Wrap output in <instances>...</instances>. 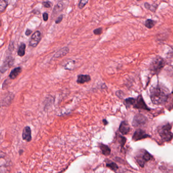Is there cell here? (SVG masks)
<instances>
[{
  "instance_id": "6da1fadb",
  "label": "cell",
  "mask_w": 173,
  "mask_h": 173,
  "mask_svg": "<svg viewBox=\"0 0 173 173\" xmlns=\"http://www.w3.org/2000/svg\"><path fill=\"white\" fill-rule=\"evenodd\" d=\"M150 92L151 99L155 105L165 104L170 95L167 88L159 84L151 87Z\"/></svg>"
},
{
  "instance_id": "7a4b0ae2",
  "label": "cell",
  "mask_w": 173,
  "mask_h": 173,
  "mask_svg": "<svg viewBox=\"0 0 173 173\" xmlns=\"http://www.w3.org/2000/svg\"><path fill=\"white\" fill-rule=\"evenodd\" d=\"M124 104L126 107H133L134 108L139 109L145 110L150 111V109L148 107L146 103L144 101L142 95H140L137 98H130L125 99Z\"/></svg>"
},
{
  "instance_id": "3957f363",
  "label": "cell",
  "mask_w": 173,
  "mask_h": 173,
  "mask_svg": "<svg viewBox=\"0 0 173 173\" xmlns=\"http://www.w3.org/2000/svg\"><path fill=\"white\" fill-rule=\"evenodd\" d=\"M165 60L161 57H156L151 62L149 66V70L152 75H156L160 72V71L165 67Z\"/></svg>"
},
{
  "instance_id": "277c9868",
  "label": "cell",
  "mask_w": 173,
  "mask_h": 173,
  "mask_svg": "<svg viewBox=\"0 0 173 173\" xmlns=\"http://www.w3.org/2000/svg\"><path fill=\"white\" fill-rule=\"evenodd\" d=\"M172 125L170 124L160 126L158 129V133L162 140L165 142L170 141L173 137V133L171 132Z\"/></svg>"
},
{
  "instance_id": "5b68a950",
  "label": "cell",
  "mask_w": 173,
  "mask_h": 173,
  "mask_svg": "<svg viewBox=\"0 0 173 173\" xmlns=\"http://www.w3.org/2000/svg\"><path fill=\"white\" fill-rule=\"evenodd\" d=\"M153 156L148 152L147 151L143 150V152L141 153V154L137 156V162H138V164L141 167H144L146 162H148L149 160L152 159Z\"/></svg>"
},
{
  "instance_id": "8992f818",
  "label": "cell",
  "mask_w": 173,
  "mask_h": 173,
  "mask_svg": "<svg viewBox=\"0 0 173 173\" xmlns=\"http://www.w3.org/2000/svg\"><path fill=\"white\" fill-rule=\"evenodd\" d=\"M147 122V118L144 115L138 114L135 115L133 118V125L135 127L142 126L145 124Z\"/></svg>"
},
{
  "instance_id": "52a82bcc",
  "label": "cell",
  "mask_w": 173,
  "mask_h": 173,
  "mask_svg": "<svg viewBox=\"0 0 173 173\" xmlns=\"http://www.w3.org/2000/svg\"><path fill=\"white\" fill-rule=\"evenodd\" d=\"M41 40V34L40 31H36L30 38V46L35 47L38 45L40 41Z\"/></svg>"
},
{
  "instance_id": "ba28073f",
  "label": "cell",
  "mask_w": 173,
  "mask_h": 173,
  "mask_svg": "<svg viewBox=\"0 0 173 173\" xmlns=\"http://www.w3.org/2000/svg\"><path fill=\"white\" fill-rule=\"evenodd\" d=\"M14 58L12 57H7L3 62V65L1 68V72L2 73L5 72L7 70L10 68L12 65H13V64H14Z\"/></svg>"
},
{
  "instance_id": "9c48e42d",
  "label": "cell",
  "mask_w": 173,
  "mask_h": 173,
  "mask_svg": "<svg viewBox=\"0 0 173 173\" xmlns=\"http://www.w3.org/2000/svg\"><path fill=\"white\" fill-rule=\"evenodd\" d=\"M148 137H150V136L148 135L147 133H146L145 131L142 129H139L135 132L132 139L133 141H137L141 140L142 139H146Z\"/></svg>"
},
{
  "instance_id": "30bf717a",
  "label": "cell",
  "mask_w": 173,
  "mask_h": 173,
  "mask_svg": "<svg viewBox=\"0 0 173 173\" xmlns=\"http://www.w3.org/2000/svg\"><path fill=\"white\" fill-rule=\"evenodd\" d=\"M119 130L123 135H126L130 131V126L128 122L125 121H124L120 124Z\"/></svg>"
},
{
  "instance_id": "8fae6325",
  "label": "cell",
  "mask_w": 173,
  "mask_h": 173,
  "mask_svg": "<svg viewBox=\"0 0 173 173\" xmlns=\"http://www.w3.org/2000/svg\"><path fill=\"white\" fill-rule=\"evenodd\" d=\"M23 138L24 140L30 142L32 140L31 129L29 126H26L23 129Z\"/></svg>"
},
{
  "instance_id": "7c38bea8",
  "label": "cell",
  "mask_w": 173,
  "mask_h": 173,
  "mask_svg": "<svg viewBox=\"0 0 173 173\" xmlns=\"http://www.w3.org/2000/svg\"><path fill=\"white\" fill-rule=\"evenodd\" d=\"M91 80V77L89 75H83L80 74L77 76V83L78 84H83L85 82H88Z\"/></svg>"
},
{
  "instance_id": "4fadbf2b",
  "label": "cell",
  "mask_w": 173,
  "mask_h": 173,
  "mask_svg": "<svg viewBox=\"0 0 173 173\" xmlns=\"http://www.w3.org/2000/svg\"><path fill=\"white\" fill-rule=\"evenodd\" d=\"M69 52V49L68 47H65L62 48L61 49L58 50L57 52L56 53V54H54L53 57L56 58H60V57H65L66 56Z\"/></svg>"
},
{
  "instance_id": "5bb4252c",
  "label": "cell",
  "mask_w": 173,
  "mask_h": 173,
  "mask_svg": "<svg viewBox=\"0 0 173 173\" xmlns=\"http://www.w3.org/2000/svg\"><path fill=\"white\" fill-rule=\"evenodd\" d=\"M14 95L12 93L9 94L6 96L4 97L3 101L2 102V105L3 106H8V105L11 103V101L13 100L14 98Z\"/></svg>"
},
{
  "instance_id": "9a60e30c",
  "label": "cell",
  "mask_w": 173,
  "mask_h": 173,
  "mask_svg": "<svg viewBox=\"0 0 173 173\" xmlns=\"http://www.w3.org/2000/svg\"><path fill=\"white\" fill-rule=\"evenodd\" d=\"M21 71H22V69H21V67L15 68L11 71V72L9 75V77L11 79H15L21 73Z\"/></svg>"
},
{
  "instance_id": "2e32d148",
  "label": "cell",
  "mask_w": 173,
  "mask_h": 173,
  "mask_svg": "<svg viewBox=\"0 0 173 173\" xmlns=\"http://www.w3.org/2000/svg\"><path fill=\"white\" fill-rule=\"evenodd\" d=\"M63 4H64L62 3V2H58V3H57L56 6H54V9L53 10V15L55 16L62 11L63 8H64V5Z\"/></svg>"
},
{
  "instance_id": "e0dca14e",
  "label": "cell",
  "mask_w": 173,
  "mask_h": 173,
  "mask_svg": "<svg viewBox=\"0 0 173 173\" xmlns=\"http://www.w3.org/2000/svg\"><path fill=\"white\" fill-rule=\"evenodd\" d=\"M99 148H100L103 154L105 156L109 155L111 153V149H110V148L107 145H105L103 144H101L99 145Z\"/></svg>"
},
{
  "instance_id": "ac0fdd59",
  "label": "cell",
  "mask_w": 173,
  "mask_h": 173,
  "mask_svg": "<svg viewBox=\"0 0 173 173\" xmlns=\"http://www.w3.org/2000/svg\"><path fill=\"white\" fill-rule=\"evenodd\" d=\"M26 45L24 43H21L17 51V54L19 57H23L24 56L26 53Z\"/></svg>"
},
{
  "instance_id": "d6986e66",
  "label": "cell",
  "mask_w": 173,
  "mask_h": 173,
  "mask_svg": "<svg viewBox=\"0 0 173 173\" xmlns=\"http://www.w3.org/2000/svg\"><path fill=\"white\" fill-rule=\"evenodd\" d=\"M75 65V61H68L65 65V70H74V67Z\"/></svg>"
},
{
  "instance_id": "ffe728a7",
  "label": "cell",
  "mask_w": 173,
  "mask_h": 173,
  "mask_svg": "<svg viewBox=\"0 0 173 173\" xmlns=\"http://www.w3.org/2000/svg\"><path fill=\"white\" fill-rule=\"evenodd\" d=\"M156 21L152 19H147L145 22V26L148 28H151L155 26Z\"/></svg>"
},
{
  "instance_id": "44dd1931",
  "label": "cell",
  "mask_w": 173,
  "mask_h": 173,
  "mask_svg": "<svg viewBox=\"0 0 173 173\" xmlns=\"http://www.w3.org/2000/svg\"><path fill=\"white\" fill-rule=\"evenodd\" d=\"M8 5V3L7 1L1 0L0 1V11L1 13H3L6 9V7Z\"/></svg>"
},
{
  "instance_id": "7402d4cb",
  "label": "cell",
  "mask_w": 173,
  "mask_h": 173,
  "mask_svg": "<svg viewBox=\"0 0 173 173\" xmlns=\"http://www.w3.org/2000/svg\"><path fill=\"white\" fill-rule=\"evenodd\" d=\"M106 166L107 167H109L110 169H111L112 170L114 171H116L118 169V167L117 166V165L114 162H110V163H107Z\"/></svg>"
},
{
  "instance_id": "603a6c76",
  "label": "cell",
  "mask_w": 173,
  "mask_h": 173,
  "mask_svg": "<svg viewBox=\"0 0 173 173\" xmlns=\"http://www.w3.org/2000/svg\"><path fill=\"white\" fill-rule=\"evenodd\" d=\"M88 2V0H81V1H80L79 3L78 7H79L80 9H82Z\"/></svg>"
},
{
  "instance_id": "cb8c5ba5",
  "label": "cell",
  "mask_w": 173,
  "mask_h": 173,
  "mask_svg": "<svg viewBox=\"0 0 173 173\" xmlns=\"http://www.w3.org/2000/svg\"><path fill=\"white\" fill-rule=\"evenodd\" d=\"M102 27H99V28H97L95 29V30H94L93 33L95 35H101L102 33Z\"/></svg>"
},
{
  "instance_id": "d4e9b609",
  "label": "cell",
  "mask_w": 173,
  "mask_h": 173,
  "mask_svg": "<svg viewBox=\"0 0 173 173\" xmlns=\"http://www.w3.org/2000/svg\"><path fill=\"white\" fill-rule=\"evenodd\" d=\"M63 18H64V15H63V14H61V15L59 16L57 18L56 20V22H55L56 24H59V23H61L62 19H63Z\"/></svg>"
},
{
  "instance_id": "484cf974",
  "label": "cell",
  "mask_w": 173,
  "mask_h": 173,
  "mask_svg": "<svg viewBox=\"0 0 173 173\" xmlns=\"http://www.w3.org/2000/svg\"><path fill=\"white\" fill-rule=\"evenodd\" d=\"M42 4L45 8H50L51 7V3L50 1L43 2Z\"/></svg>"
},
{
  "instance_id": "4316f807",
  "label": "cell",
  "mask_w": 173,
  "mask_h": 173,
  "mask_svg": "<svg viewBox=\"0 0 173 173\" xmlns=\"http://www.w3.org/2000/svg\"><path fill=\"white\" fill-rule=\"evenodd\" d=\"M43 19L44 21H47L49 19V14L47 12H44L43 14Z\"/></svg>"
},
{
  "instance_id": "83f0119b",
  "label": "cell",
  "mask_w": 173,
  "mask_h": 173,
  "mask_svg": "<svg viewBox=\"0 0 173 173\" xmlns=\"http://www.w3.org/2000/svg\"><path fill=\"white\" fill-rule=\"evenodd\" d=\"M120 140L121 145L122 147H123L124 145L125 142H126V139L124 137H120Z\"/></svg>"
},
{
  "instance_id": "f1b7e54d",
  "label": "cell",
  "mask_w": 173,
  "mask_h": 173,
  "mask_svg": "<svg viewBox=\"0 0 173 173\" xmlns=\"http://www.w3.org/2000/svg\"><path fill=\"white\" fill-rule=\"evenodd\" d=\"M32 33V31L31 30H30V29H27L26 31L25 34H26V36H30V35Z\"/></svg>"
},
{
  "instance_id": "f546056e",
  "label": "cell",
  "mask_w": 173,
  "mask_h": 173,
  "mask_svg": "<svg viewBox=\"0 0 173 173\" xmlns=\"http://www.w3.org/2000/svg\"><path fill=\"white\" fill-rule=\"evenodd\" d=\"M103 122H104V124H108V122L107 121L106 119H104V120H103Z\"/></svg>"
},
{
  "instance_id": "4dcf8cb0",
  "label": "cell",
  "mask_w": 173,
  "mask_h": 173,
  "mask_svg": "<svg viewBox=\"0 0 173 173\" xmlns=\"http://www.w3.org/2000/svg\"></svg>"
}]
</instances>
